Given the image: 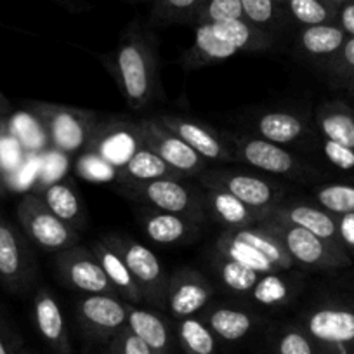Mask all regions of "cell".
Wrapping results in <instances>:
<instances>
[{
  "label": "cell",
  "instance_id": "cell-49",
  "mask_svg": "<svg viewBox=\"0 0 354 354\" xmlns=\"http://www.w3.org/2000/svg\"><path fill=\"white\" fill-rule=\"evenodd\" d=\"M6 195V181H4V176L0 172V196Z\"/></svg>",
  "mask_w": 354,
  "mask_h": 354
},
{
  "label": "cell",
  "instance_id": "cell-29",
  "mask_svg": "<svg viewBox=\"0 0 354 354\" xmlns=\"http://www.w3.org/2000/svg\"><path fill=\"white\" fill-rule=\"evenodd\" d=\"M259 138H264L277 145H290L297 141L306 131L302 118L287 111H270L257 118L255 122Z\"/></svg>",
  "mask_w": 354,
  "mask_h": 354
},
{
  "label": "cell",
  "instance_id": "cell-46",
  "mask_svg": "<svg viewBox=\"0 0 354 354\" xmlns=\"http://www.w3.org/2000/svg\"><path fill=\"white\" fill-rule=\"evenodd\" d=\"M337 70L340 73H354V37L346 39L342 49L339 50Z\"/></svg>",
  "mask_w": 354,
  "mask_h": 354
},
{
  "label": "cell",
  "instance_id": "cell-26",
  "mask_svg": "<svg viewBox=\"0 0 354 354\" xmlns=\"http://www.w3.org/2000/svg\"><path fill=\"white\" fill-rule=\"evenodd\" d=\"M205 323L216 337L227 342H236L254 330L255 318L248 311L230 306H216L207 313Z\"/></svg>",
  "mask_w": 354,
  "mask_h": 354
},
{
  "label": "cell",
  "instance_id": "cell-28",
  "mask_svg": "<svg viewBox=\"0 0 354 354\" xmlns=\"http://www.w3.org/2000/svg\"><path fill=\"white\" fill-rule=\"evenodd\" d=\"M238 50L216 35L210 25L196 26L195 46L186 54V68H198L214 61L230 59L236 56Z\"/></svg>",
  "mask_w": 354,
  "mask_h": 354
},
{
  "label": "cell",
  "instance_id": "cell-27",
  "mask_svg": "<svg viewBox=\"0 0 354 354\" xmlns=\"http://www.w3.org/2000/svg\"><path fill=\"white\" fill-rule=\"evenodd\" d=\"M346 39V32L339 25L326 23V25L304 26L299 33L297 44L308 56L328 57L339 54Z\"/></svg>",
  "mask_w": 354,
  "mask_h": 354
},
{
  "label": "cell",
  "instance_id": "cell-6",
  "mask_svg": "<svg viewBox=\"0 0 354 354\" xmlns=\"http://www.w3.org/2000/svg\"><path fill=\"white\" fill-rule=\"evenodd\" d=\"M127 264L139 292H141L142 302L151 308L163 309L167 306V285L169 277L160 264V259L139 241L131 238L110 234L103 236Z\"/></svg>",
  "mask_w": 354,
  "mask_h": 354
},
{
  "label": "cell",
  "instance_id": "cell-41",
  "mask_svg": "<svg viewBox=\"0 0 354 354\" xmlns=\"http://www.w3.org/2000/svg\"><path fill=\"white\" fill-rule=\"evenodd\" d=\"M110 354H153V351L125 326L110 340Z\"/></svg>",
  "mask_w": 354,
  "mask_h": 354
},
{
  "label": "cell",
  "instance_id": "cell-14",
  "mask_svg": "<svg viewBox=\"0 0 354 354\" xmlns=\"http://www.w3.org/2000/svg\"><path fill=\"white\" fill-rule=\"evenodd\" d=\"M142 148L139 122H101L96 125L87 149L97 153L118 170Z\"/></svg>",
  "mask_w": 354,
  "mask_h": 354
},
{
  "label": "cell",
  "instance_id": "cell-12",
  "mask_svg": "<svg viewBox=\"0 0 354 354\" xmlns=\"http://www.w3.org/2000/svg\"><path fill=\"white\" fill-rule=\"evenodd\" d=\"M214 285L192 268H181L169 277L167 306L176 319L192 318L210 304Z\"/></svg>",
  "mask_w": 354,
  "mask_h": 354
},
{
  "label": "cell",
  "instance_id": "cell-50",
  "mask_svg": "<svg viewBox=\"0 0 354 354\" xmlns=\"http://www.w3.org/2000/svg\"><path fill=\"white\" fill-rule=\"evenodd\" d=\"M330 2H333V4L340 6V4H344V2H347V0H330Z\"/></svg>",
  "mask_w": 354,
  "mask_h": 354
},
{
  "label": "cell",
  "instance_id": "cell-30",
  "mask_svg": "<svg viewBox=\"0 0 354 354\" xmlns=\"http://www.w3.org/2000/svg\"><path fill=\"white\" fill-rule=\"evenodd\" d=\"M318 127L325 139L354 149V117L342 104H330L318 113Z\"/></svg>",
  "mask_w": 354,
  "mask_h": 354
},
{
  "label": "cell",
  "instance_id": "cell-15",
  "mask_svg": "<svg viewBox=\"0 0 354 354\" xmlns=\"http://www.w3.org/2000/svg\"><path fill=\"white\" fill-rule=\"evenodd\" d=\"M155 118L177 138H181L186 145L192 146L207 162H234L236 160L233 146L227 145L223 136L212 131L207 124L188 117H179V115H158Z\"/></svg>",
  "mask_w": 354,
  "mask_h": 354
},
{
  "label": "cell",
  "instance_id": "cell-18",
  "mask_svg": "<svg viewBox=\"0 0 354 354\" xmlns=\"http://www.w3.org/2000/svg\"><path fill=\"white\" fill-rule=\"evenodd\" d=\"M203 202L207 214H212L216 221L223 223L227 230H241V227L257 226L268 219L271 210H259L247 205L236 196L217 189H203Z\"/></svg>",
  "mask_w": 354,
  "mask_h": 354
},
{
  "label": "cell",
  "instance_id": "cell-4",
  "mask_svg": "<svg viewBox=\"0 0 354 354\" xmlns=\"http://www.w3.org/2000/svg\"><path fill=\"white\" fill-rule=\"evenodd\" d=\"M124 195L145 203L146 207L162 212L179 214L195 223H203L207 217L203 192L188 186L185 179H155L124 186Z\"/></svg>",
  "mask_w": 354,
  "mask_h": 354
},
{
  "label": "cell",
  "instance_id": "cell-22",
  "mask_svg": "<svg viewBox=\"0 0 354 354\" xmlns=\"http://www.w3.org/2000/svg\"><path fill=\"white\" fill-rule=\"evenodd\" d=\"M127 328L142 340L153 354H170L172 335L165 319L155 309H142L129 306Z\"/></svg>",
  "mask_w": 354,
  "mask_h": 354
},
{
  "label": "cell",
  "instance_id": "cell-11",
  "mask_svg": "<svg viewBox=\"0 0 354 354\" xmlns=\"http://www.w3.org/2000/svg\"><path fill=\"white\" fill-rule=\"evenodd\" d=\"M57 273L59 280L71 290L82 292L85 295L91 294H111L118 295L117 288L104 273L103 266L93 254L84 247L68 248L57 254Z\"/></svg>",
  "mask_w": 354,
  "mask_h": 354
},
{
  "label": "cell",
  "instance_id": "cell-34",
  "mask_svg": "<svg viewBox=\"0 0 354 354\" xmlns=\"http://www.w3.org/2000/svg\"><path fill=\"white\" fill-rule=\"evenodd\" d=\"M177 335L186 354H216V335L205 322L195 316L179 319Z\"/></svg>",
  "mask_w": 354,
  "mask_h": 354
},
{
  "label": "cell",
  "instance_id": "cell-48",
  "mask_svg": "<svg viewBox=\"0 0 354 354\" xmlns=\"http://www.w3.org/2000/svg\"><path fill=\"white\" fill-rule=\"evenodd\" d=\"M54 2H57V4L63 6V8L66 9H73L71 8V4H80V2H73V0H54Z\"/></svg>",
  "mask_w": 354,
  "mask_h": 354
},
{
  "label": "cell",
  "instance_id": "cell-5",
  "mask_svg": "<svg viewBox=\"0 0 354 354\" xmlns=\"http://www.w3.org/2000/svg\"><path fill=\"white\" fill-rule=\"evenodd\" d=\"M26 238L44 252L59 254L78 245V231L54 216L37 193H26L16 209Z\"/></svg>",
  "mask_w": 354,
  "mask_h": 354
},
{
  "label": "cell",
  "instance_id": "cell-33",
  "mask_svg": "<svg viewBox=\"0 0 354 354\" xmlns=\"http://www.w3.org/2000/svg\"><path fill=\"white\" fill-rule=\"evenodd\" d=\"M250 295L255 304L264 306V308H278L292 301L295 295V285L280 273H266L261 274Z\"/></svg>",
  "mask_w": 354,
  "mask_h": 354
},
{
  "label": "cell",
  "instance_id": "cell-32",
  "mask_svg": "<svg viewBox=\"0 0 354 354\" xmlns=\"http://www.w3.org/2000/svg\"><path fill=\"white\" fill-rule=\"evenodd\" d=\"M203 0H153L149 21L156 26L195 25Z\"/></svg>",
  "mask_w": 354,
  "mask_h": 354
},
{
  "label": "cell",
  "instance_id": "cell-19",
  "mask_svg": "<svg viewBox=\"0 0 354 354\" xmlns=\"http://www.w3.org/2000/svg\"><path fill=\"white\" fill-rule=\"evenodd\" d=\"M139 223L149 240L160 245H174L192 240L198 234V223L179 214L148 209L139 212Z\"/></svg>",
  "mask_w": 354,
  "mask_h": 354
},
{
  "label": "cell",
  "instance_id": "cell-39",
  "mask_svg": "<svg viewBox=\"0 0 354 354\" xmlns=\"http://www.w3.org/2000/svg\"><path fill=\"white\" fill-rule=\"evenodd\" d=\"M240 18H243L241 0H203L195 18V25H212Z\"/></svg>",
  "mask_w": 354,
  "mask_h": 354
},
{
  "label": "cell",
  "instance_id": "cell-35",
  "mask_svg": "<svg viewBox=\"0 0 354 354\" xmlns=\"http://www.w3.org/2000/svg\"><path fill=\"white\" fill-rule=\"evenodd\" d=\"M241 8L247 21L268 33L280 28L287 16L281 0H241Z\"/></svg>",
  "mask_w": 354,
  "mask_h": 354
},
{
  "label": "cell",
  "instance_id": "cell-3",
  "mask_svg": "<svg viewBox=\"0 0 354 354\" xmlns=\"http://www.w3.org/2000/svg\"><path fill=\"white\" fill-rule=\"evenodd\" d=\"M261 226L278 236L292 261L297 264L306 266V268H318V270L349 264L344 247L323 240V238L309 233L304 227L295 226V224L287 223L271 214L268 216V219L262 221Z\"/></svg>",
  "mask_w": 354,
  "mask_h": 354
},
{
  "label": "cell",
  "instance_id": "cell-16",
  "mask_svg": "<svg viewBox=\"0 0 354 354\" xmlns=\"http://www.w3.org/2000/svg\"><path fill=\"white\" fill-rule=\"evenodd\" d=\"M233 148L236 160L257 167L264 172L277 174V176H295L304 169L288 149L264 138H252V136L233 138Z\"/></svg>",
  "mask_w": 354,
  "mask_h": 354
},
{
  "label": "cell",
  "instance_id": "cell-17",
  "mask_svg": "<svg viewBox=\"0 0 354 354\" xmlns=\"http://www.w3.org/2000/svg\"><path fill=\"white\" fill-rule=\"evenodd\" d=\"M33 322L37 332L54 354H71L70 333L63 309L56 295L47 288H40L33 297Z\"/></svg>",
  "mask_w": 354,
  "mask_h": 354
},
{
  "label": "cell",
  "instance_id": "cell-45",
  "mask_svg": "<svg viewBox=\"0 0 354 354\" xmlns=\"http://www.w3.org/2000/svg\"><path fill=\"white\" fill-rule=\"evenodd\" d=\"M337 23L346 32V35L354 37V0H347L337 9Z\"/></svg>",
  "mask_w": 354,
  "mask_h": 354
},
{
  "label": "cell",
  "instance_id": "cell-2",
  "mask_svg": "<svg viewBox=\"0 0 354 354\" xmlns=\"http://www.w3.org/2000/svg\"><path fill=\"white\" fill-rule=\"evenodd\" d=\"M32 111L54 149L63 155H77L87 149L97 125L96 113L54 103H32Z\"/></svg>",
  "mask_w": 354,
  "mask_h": 354
},
{
  "label": "cell",
  "instance_id": "cell-8",
  "mask_svg": "<svg viewBox=\"0 0 354 354\" xmlns=\"http://www.w3.org/2000/svg\"><path fill=\"white\" fill-rule=\"evenodd\" d=\"M198 181L205 189L226 192L259 210H271L283 196L280 186L254 174L205 169L198 174Z\"/></svg>",
  "mask_w": 354,
  "mask_h": 354
},
{
  "label": "cell",
  "instance_id": "cell-38",
  "mask_svg": "<svg viewBox=\"0 0 354 354\" xmlns=\"http://www.w3.org/2000/svg\"><path fill=\"white\" fill-rule=\"evenodd\" d=\"M316 200L326 212L333 216L354 212V186L328 185L316 192Z\"/></svg>",
  "mask_w": 354,
  "mask_h": 354
},
{
  "label": "cell",
  "instance_id": "cell-7",
  "mask_svg": "<svg viewBox=\"0 0 354 354\" xmlns=\"http://www.w3.org/2000/svg\"><path fill=\"white\" fill-rule=\"evenodd\" d=\"M37 280V261L25 233L0 216V283L11 294H25Z\"/></svg>",
  "mask_w": 354,
  "mask_h": 354
},
{
  "label": "cell",
  "instance_id": "cell-42",
  "mask_svg": "<svg viewBox=\"0 0 354 354\" xmlns=\"http://www.w3.org/2000/svg\"><path fill=\"white\" fill-rule=\"evenodd\" d=\"M323 153H325L326 160L332 165H335L337 169H354V149L349 148V146H344L340 142L325 139V142H323Z\"/></svg>",
  "mask_w": 354,
  "mask_h": 354
},
{
  "label": "cell",
  "instance_id": "cell-10",
  "mask_svg": "<svg viewBox=\"0 0 354 354\" xmlns=\"http://www.w3.org/2000/svg\"><path fill=\"white\" fill-rule=\"evenodd\" d=\"M129 302L111 294H91L75 304L77 319L91 339L111 340L127 326Z\"/></svg>",
  "mask_w": 354,
  "mask_h": 354
},
{
  "label": "cell",
  "instance_id": "cell-23",
  "mask_svg": "<svg viewBox=\"0 0 354 354\" xmlns=\"http://www.w3.org/2000/svg\"><path fill=\"white\" fill-rule=\"evenodd\" d=\"M93 254L96 255L100 264L103 266L104 273L108 274V278H110V281L113 283V287L117 288L118 295H120L124 301H127L129 304H141V292H139L138 285H136L134 278H132L131 271H129L127 264H125V261L122 259V255L118 254L104 238L94 241Z\"/></svg>",
  "mask_w": 354,
  "mask_h": 354
},
{
  "label": "cell",
  "instance_id": "cell-21",
  "mask_svg": "<svg viewBox=\"0 0 354 354\" xmlns=\"http://www.w3.org/2000/svg\"><path fill=\"white\" fill-rule=\"evenodd\" d=\"M37 195L44 200L47 209H49L54 216L59 217L61 221L70 224V226L75 227L77 231L85 227L87 217H85L84 202H82L77 188H75L70 181L50 183V185L44 186V188L40 189V193H37Z\"/></svg>",
  "mask_w": 354,
  "mask_h": 354
},
{
  "label": "cell",
  "instance_id": "cell-13",
  "mask_svg": "<svg viewBox=\"0 0 354 354\" xmlns=\"http://www.w3.org/2000/svg\"><path fill=\"white\" fill-rule=\"evenodd\" d=\"M304 330L318 346L346 354V347L354 344V311L323 306L306 316Z\"/></svg>",
  "mask_w": 354,
  "mask_h": 354
},
{
  "label": "cell",
  "instance_id": "cell-36",
  "mask_svg": "<svg viewBox=\"0 0 354 354\" xmlns=\"http://www.w3.org/2000/svg\"><path fill=\"white\" fill-rule=\"evenodd\" d=\"M216 270L217 277L221 278L224 287L227 290L234 292V294H250L252 288L255 287V283L261 278V273L250 270V268H245V266L238 264L231 259L223 257V255L216 259Z\"/></svg>",
  "mask_w": 354,
  "mask_h": 354
},
{
  "label": "cell",
  "instance_id": "cell-43",
  "mask_svg": "<svg viewBox=\"0 0 354 354\" xmlns=\"http://www.w3.org/2000/svg\"><path fill=\"white\" fill-rule=\"evenodd\" d=\"M335 217L340 243H342V247L351 248V250L354 252V212Z\"/></svg>",
  "mask_w": 354,
  "mask_h": 354
},
{
  "label": "cell",
  "instance_id": "cell-37",
  "mask_svg": "<svg viewBox=\"0 0 354 354\" xmlns=\"http://www.w3.org/2000/svg\"><path fill=\"white\" fill-rule=\"evenodd\" d=\"M78 176L88 183H111L118 179V169L97 153L85 149L75 165Z\"/></svg>",
  "mask_w": 354,
  "mask_h": 354
},
{
  "label": "cell",
  "instance_id": "cell-20",
  "mask_svg": "<svg viewBox=\"0 0 354 354\" xmlns=\"http://www.w3.org/2000/svg\"><path fill=\"white\" fill-rule=\"evenodd\" d=\"M270 214L287 221V223L295 224V226L304 227L309 233L342 247L339 230H337V217L333 214L326 212L322 207L309 205V203L302 202L287 203V205H274Z\"/></svg>",
  "mask_w": 354,
  "mask_h": 354
},
{
  "label": "cell",
  "instance_id": "cell-44",
  "mask_svg": "<svg viewBox=\"0 0 354 354\" xmlns=\"http://www.w3.org/2000/svg\"><path fill=\"white\" fill-rule=\"evenodd\" d=\"M21 346L6 322L0 318V354H19Z\"/></svg>",
  "mask_w": 354,
  "mask_h": 354
},
{
  "label": "cell",
  "instance_id": "cell-47",
  "mask_svg": "<svg viewBox=\"0 0 354 354\" xmlns=\"http://www.w3.org/2000/svg\"><path fill=\"white\" fill-rule=\"evenodd\" d=\"M9 111V103H8V100H6L4 97V94L0 93V117H2V115H6Z\"/></svg>",
  "mask_w": 354,
  "mask_h": 354
},
{
  "label": "cell",
  "instance_id": "cell-24",
  "mask_svg": "<svg viewBox=\"0 0 354 354\" xmlns=\"http://www.w3.org/2000/svg\"><path fill=\"white\" fill-rule=\"evenodd\" d=\"M155 179H185V177L145 146L138 149L132 158L118 170V181L124 186L155 181Z\"/></svg>",
  "mask_w": 354,
  "mask_h": 354
},
{
  "label": "cell",
  "instance_id": "cell-9",
  "mask_svg": "<svg viewBox=\"0 0 354 354\" xmlns=\"http://www.w3.org/2000/svg\"><path fill=\"white\" fill-rule=\"evenodd\" d=\"M142 146L151 149L169 167H172L183 177L198 176L205 170L207 160L200 156L192 146L186 145L181 138H177L165 125L160 124L155 117L139 120Z\"/></svg>",
  "mask_w": 354,
  "mask_h": 354
},
{
  "label": "cell",
  "instance_id": "cell-51",
  "mask_svg": "<svg viewBox=\"0 0 354 354\" xmlns=\"http://www.w3.org/2000/svg\"><path fill=\"white\" fill-rule=\"evenodd\" d=\"M19 354H33V353H30V351H26V349H21L19 351Z\"/></svg>",
  "mask_w": 354,
  "mask_h": 354
},
{
  "label": "cell",
  "instance_id": "cell-1",
  "mask_svg": "<svg viewBox=\"0 0 354 354\" xmlns=\"http://www.w3.org/2000/svg\"><path fill=\"white\" fill-rule=\"evenodd\" d=\"M120 93L132 110H142L158 96V61L151 33L136 19L120 37L113 63Z\"/></svg>",
  "mask_w": 354,
  "mask_h": 354
},
{
  "label": "cell",
  "instance_id": "cell-40",
  "mask_svg": "<svg viewBox=\"0 0 354 354\" xmlns=\"http://www.w3.org/2000/svg\"><path fill=\"white\" fill-rule=\"evenodd\" d=\"M277 354H318V347L306 330L290 326L280 333L277 340Z\"/></svg>",
  "mask_w": 354,
  "mask_h": 354
},
{
  "label": "cell",
  "instance_id": "cell-25",
  "mask_svg": "<svg viewBox=\"0 0 354 354\" xmlns=\"http://www.w3.org/2000/svg\"><path fill=\"white\" fill-rule=\"evenodd\" d=\"M212 30L216 32L217 37L230 44L231 47L240 53V50H262L273 46V35L264 30L257 28L247 21L245 18L240 19H230V21L212 23Z\"/></svg>",
  "mask_w": 354,
  "mask_h": 354
},
{
  "label": "cell",
  "instance_id": "cell-31",
  "mask_svg": "<svg viewBox=\"0 0 354 354\" xmlns=\"http://www.w3.org/2000/svg\"><path fill=\"white\" fill-rule=\"evenodd\" d=\"M285 12L302 26L333 23L339 6L330 0H281Z\"/></svg>",
  "mask_w": 354,
  "mask_h": 354
}]
</instances>
